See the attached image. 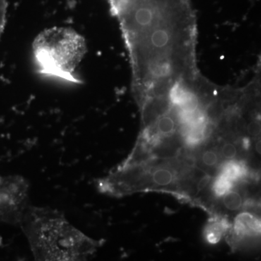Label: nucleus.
<instances>
[{
  "mask_svg": "<svg viewBox=\"0 0 261 261\" xmlns=\"http://www.w3.org/2000/svg\"><path fill=\"white\" fill-rule=\"evenodd\" d=\"M133 84L168 87L196 68V18L189 0H117Z\"/></svg>",
  "mask_w": 261,
  "mask_h": 261,
  "instance_id": "f257e3e1",
  "label": "nucleus"
},
{
  "mask_svg": "<svg viewBox=\"0 0 261 261\" xmlns=\"http://www.w3.org/2000/svg\"><path fill=\"white\" fill-rule=\"evenodd\" d=\"M19 226L37 260H87L101 245L49 207L29 204Z\"/></svg>",
  "mask_w": 261,
  "mask_h": 261,
  "instance_id": "f03ea898",
  "label": "nucleus"
},
{
  "mask_svg": "<svg viewBox=\"0 0 261 261\" xmlns=\"http://www.w3.org/2000/svg\"><path fill=\"white\" fill-rule=\"evenodd\" d=\"M33 57L42 74L79 83L74 73L87 51L85 40L73 29L53 27L41 32L32 44Z\"/></svg>",
  "mask_w": 261,
  "mask_h": 261,
  "instance_id": "7ed1b4c3",
  "label": "nucleus"
},
{
  "mask_svg": "<svg viewBox=\"0 0 261 261\" xmlns=\"http://www.w3.org/2000/svg\"><path fill=\"white\" fill-rule=\"evenodd\" d=\"M29 184L18 175L0 176V222L20 224L29 205Z\"/></svg>",
  "mask_w": 261,
  "mask_h": 261,
  "instance_id": "20e7f679",
  "label": "nucleus"
},
{
  "mask_svg": "<svg viewBox=\"0 0 261 261\" xmlns=\"http://www.w3.org/2000/svg\"><path fill=\"white\" fill-rule=\"evenodd\" d=\"M260 233V219L251 213H240L235 218L231 231V243H240L245 239L259 236Z\"/></svg>",
  "mask_w": 261,
  "mask_h": 261,
  "instance_id": "39448f33",
  "label": "nucleus"
},
{
  "mask_svg": "<svg viewBox=\"0 0 261 261\" xmlns=\"http://www.w3.org/2000/svg\"><path fill=\"white\" fill-rule=\"evenodd\" d=\"M231 227V224L227 219L221 217H213L206 226L204 237L207 243L214 245L221 241Z\"/></svg>",
  "mask_w": 261,
  "mask_h": 261,
  "instance_id": "423d86ee",
  "label": "nucleus"
},
{
  "mask_svg": "<svg viewBox=\"0 0 261 261\" xmlns=\"http://www.w3.org/2000/svg\"><path fill=\"white\" fill-rule=\"evenodd\" d=\"M151 183L155 187L166 188L171 186L177 179V175L174 170L168 166H159L149 173Z\"/></svg>",
  "mask_w": 261,
  "mask_h": 261,
  "instance_id": "0eeeda50",
  "label": "nucleus"
},
{
  "mask_svg": "<svg viewBox=\"0 0 261 261\" xmlns=\"http://www.w3.org/2000/svg\"><path fill=\"white\" fill-rule=\"evenodd\" d=\"M222 205L225 210L230 212H235L243 208L245 199L243 194L238 190L231 189L222 197Z\"/></svg>",
  "mask_w": 261,
  "mask_h": 261,
  "instance_id": "6e6552de",
  "label": "nucleus"
},
{
  "mask_svg": "<svg viewBox=\"0 0 261 261\" xmlns=\"http://www.w3.org/2000/svg\"><path fill=\"white\" fill-rule=\"evenodd\" d=\"M235 183L228 179L224 175L219 173L212 185V191L217 197H221L228 191L233 188Z\"/></svg>",
  "mask_w": 261,
  "mask_h": 261,
  "instance_id": "1a4fd4ad",
  "label": "nucleus"
},
{
  "mask_svg": "<svg viewBox=\"0 0 261 261\" xmlns=\"http://www.w3.org/2000/svg\"><path fill=\"white\" fill-rule=\"evenodd\" d=\"M201 164L207 168H214L219 165L221 157L219 152L214 149H206L200 156Z\"/></svg>",
  "mask_w": 261,
  "mask_h": 261,
  "instance_id": "9d476101",
  "label": "nucleus"
},
{
  "mask_svg": "<svg viewBox=\"0 0 261 261\" xmlns=\"http://www.w3.org/2000/svg\"><path fill=\"white\" fill-rule=\"evenodd\" d=\"M219 155L221 159L226 161H233L238 157L239 150L238 146L231 142H225L219 149Z\"/></svg>",
  "mask_w": 261,
  "mask_h": 261,
  "instance_id": "9b49d317",
  "label": "nucleus"
},
{
  "mask_svg": "<svg viewBox=\"0 0 261 261\" xmlns=\"http://www.w3.org/2000/svg\"><path fill=\"white\" fill-rule=\"evenodd\" d=\"M7 9H8V1L0 0V40L6 25Z\"/></svg>",
  "mask_w": 261,
  "mask_h": 261,
  "instance_id": "f8f14e48",
  "label": "nucleus"
},
{
  "mask_svg": "<svg viewBox=\"0 0 261 261\" xmlns=\"http://www.w3.org/2000/svg\"><path fill=\"white\" fill-rule=\"evenodd\" d=\"M211 180H212V176H209V175H205V176H202L200 178V181H198V183H197V193L202 191L208 185Z\"/></svg>",
  "mask_w": 261,
  "mask_h": 261,
  "instance_id": "ddd939ff",
  "label": "nucleus"
}]
</instances>
